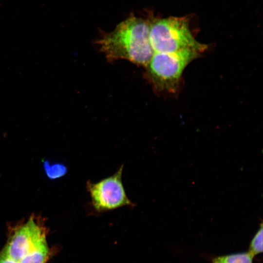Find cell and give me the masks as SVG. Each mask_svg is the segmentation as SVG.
<instances>
[{"label":"cell","instance_id":"6da1fadb","mask_svg":"<svg viewBox=\"0 0 263 263\" xmlns=\"http://www.w3.org/2000/svg\"><path fill=\"white\" fill-rule=\"evenodd\" d=\"M98 43L109 59H124L144 66L154 53L150 39V23L134 16L118 24Z\"/></svg>","mask_w":263,"mask_h":263},{"label":"cell","instance_id":"3957f363","mask_svg":"<svg viewBox=\"0 0 263 263\" xmlns=\"http://www.w3.org/2000/svg\"><path fill=\"white\" fill-rule=\"evenodd\" d=\"M199 55L191 50L154 53L146 66L147 77L157 91L173 93L184 69Z\"/></svg>","mask_w":263,"mask_h":263},{"label":"cell","instance_id":"30bf717a","mask_svg":"<svg viewBox=\"0 0 263 263\" xmlns=\"http://www.w3.org/2000/svg\"><path fill=\"white\" fill-rule=\"evenodd\" d=\"M0 263H19L9 257L3 251L0 253Z\"/></svg>","mask_w":263,"mask_h":263},{"label":"cell","instance_id":"9c48e42d","mask_svg":"<svg viewBox=\"0 0 263 263\" xmlns=\"http://www.w3.org/2000/svg\"><path fill=\"white\" fill-rule=\"evenodd\" d=\"M44 168L46 173L50 179L58 178L67 172L66 167L61 164H54L50 165L49 163H44Z\"/></svg>","mask_w":263,"mask_h":263},{"label":"cell","instance_id":"8992f818","mask_svg":"<svg viewBox=\"0 0 263 263\" xmlns=\"http://www.w3.org/2000/svg\"><path fill=\"white\" fill-rule=\"evenodd\" d=\"M49 255V248L46 240L36 246L19 263H45Z\"/></svg>","mask_w":263,"mask_h":263},{"label":"cell","instance_id":"ba28073f","mask_svg":"<svg viewBox=\"0 0 263 263\" xmlns=\"http://www.w3.org/2000/svg\"><path fill=\"white\" fill-rule=\"evenodd\" d=\"M249 252L253 257L263 252V225L260 227L252 238L249 244Z\"/></svg>","mask_w":263,"mask_h":263},{"label":"cell","instance_id":"52a82bcc","mask_svg":"<svg viewBox=\"0 0 263 263\" xmlns=\"http://www.w3.org/2000/svg\"><path fill=\"white\" fill-rule=\"evenodd\" d=\"M253 257L248 252L235 253L213 257L209 263H253Z\"/></svg>","mask_w":263,"mask_h":263},{"label":"cell","instance_id":"277c9868","mask_svg":"<svg viewBox=\"0 0 263 263\" xmlns=\"http://www.w3.org/2000/svg\"><path fill=\"white\" fill-rule=\"evenodd\" d=\"M123 166L113 175L96 183L88 181L87 188L92 205L98 212L124 206H134L128 197L122 181Z\"/></svg>","mask_w":263,"mask_h":263},{"label":"cell","instance_id":"7a4b0ae2","mask_svg":"<svg viewBox=\"0 0 263 263\" xmlns=\"http://www.w3.org/2000/svg\"><path fill=\"white\" fill-rule=\"evenodd\" d=\"M150 39L154 53L183 50L200 53L207 48L193 37L185 18L169 17L150 23Z\"/></svg>","mask_w":263,"mask_h":263},{"label":"cell","instance_id":"5b68a950","mask_svg":"<svg viewBox=\"0 0 263 263\" xmlns=\"http://www.w3.org/2000/svg\"><path fill=\"white\" fill-rule=\"evenodd\" d=\"M45 239L44 227L38 219L33 216L14 230L3 251L9 257L19 262Z\"/></svg>","mask_w":263,"mask_h":263}]
</instances>
